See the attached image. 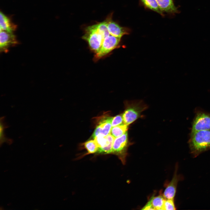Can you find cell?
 I'll return each instance as SVG.
<instances>
[{"label":"cell","instance_id":"obj_7","mask_svg":"<svg viewBox=\"0 0 210 210\" xmlns=\"http://www.w3.org/2000/svg\"><path fill=\"white\" fill-rule=\"evenodd\" d=\"M115 137L111 134L106 136L100 134L94 139L98 147L97 153L102 154L112 153L113 144Z\"/></svg>","mask_w":210,"mask_h":210},{"label":"cell","instance_id":"obj_20","mask_svg":"<svg viewBox=\"0 0 210 210\" xmlns=\"http://www.w3.org/2000/svg\"><path fill=\"white\" fill-rule=\"evenodd\" d=\"M174 199H166L164 203V210H176Z\"/></svg>","mask_w":210,"mask_h":210},{"label":"cell","instance_id":"obj_4","mask_svg":"<svg viewBox=\"0 0 210 210\" xmlns=\"http://www.w3.org/2000/svg\"><path fill=\"white\" fill-rule=\"evenodd\" d=\"M129 145L127 132L115 139L113 144L112 153L117 155L123 164L125 163Z\"/></svg>","mask_w":210,"mask_h":210},{"label":"cell","instance_id":"obj_1","mask_svg":"<svg viewBox=\"0 0 210 210\" xmlns=\"http://www.w3.org/2000/svg\"><path fill=\"white\" fill-rule=\"evenodd\" d=\"M188 143L190 153L194 158L210 150V130L190 132Z\"/></svg>","mask_w":210,"mask_h":210},{"label":"cell","instance_id":"obj_6","mask_svg":"<svg viewBox=\"0 0 210 210\" xmlns=\"http://www.w3.org/2000/svg\"><path fill=\"white\" fill-rule=\"evenodd\" d=\"M210 130V113L198 111L192 121L190 132Z\"/></svg>","mask_w":210,"mask_h":210},{"label":"cell","instance_id":"obj_3","mask_svg":"<svg viewBox=\"0 0 210 210\" xmlns=\"http://www.w3.org/2000/svg\"><path fill=\"white\" fill-rule=\"evenodd\" d=\"M123 113L124 123L129 125L138 118L141 113L147 108L142 101L128 102Z\"/></svg>","mask_w":210,"mask_h":210},{"label":"cell","instance_id":"obj_9","mask_svg":"<svg viewBox=\"0 0 210 210\" xmlns=\"http://www.w3.org/2000/svg\"><path fill=\"white\" fill-rule=\"evenodd\" d=\"M18 44L15 36L13 33L0 30V49L1 52H6L8 49Z\"/></svg>","mask_w":210,"mask_h":210},{"label":"cell","instance_id":"obj_11","mask_svg":"<svg viewBox=\"0 0 210 210\" xmlns=\"http://www.w3.org/2000/svg\"><path fill=\"white\" fill-rule=\"evenodd\" d=\"M112 117H105L99 122L93 133L91 138L94 139L98 134L106 136L110 133L111 129Z\"/></svg>","mask_w":210,"mask_h":210},{"label":"cell","instance_id":"obj_16","mask_svg":"<svg viewBox=\"0 0 210 210\" xmlns=\"http://www.w3.org/2000/svg\"><path fill=\"white\" fill-rule=\"evenodd\" d=\"M4 117H2L0 118V140L1 145L5 142L9 144L12 142V140L7 138L5 134V130L7 127L8 126L4 122Z\"/></svg>","mask_w":210,"mask_h":210},{"label":"cell","instance_id":"obj_10","mask_svg":"<svg viewBox=\"0 0 210 210\" xmlns=\"http://www.w3.org/2000/svg\"><path fill=\"white\" fill-rule=\"evenodd\" d=\"M178 167L177 164L173 177L168 184L163 194L162 195L165 199H174L178 182L182 179V177L177 174Z\"/></svg>","mask_w":210,"mask_h":210},{"label":"cell","instance_id":"obj_2","mask_svg":"<svg viewBox=\"0 0 210 210\" xmlns=\"http://www.w3.org/2000/svg\"><path fill=\"white\" fill-rule=\"evenodd\" d=\"M82 38L88 43L92 50L96 53L100 50L104 39L98 30L95 24L87 27Z\"/></svg>","mask_w":210,"mask_h":210},{"label":"cell","instance_id":"obj_19","mask_svg":"<svg viewBox=\"0 0 210 210\" xmlns=\"http://www.w3.org/2000/svg\"><path fill=\"white\" fill-rule=\"evenodd\" d=\"M123 114H119L112 117L111 125L112 127L124 124Z\"/></svg>","mask_w":210,"mask_h":210},{"label":"cell","instance_id":"obj_5","mask_svg":"<svg viewBox=\"0 0 210 210\" xmlns=\"http://www.w3.org/2000/svg\"><path fill=\"white\" fill-rule=\"evenodd\" d=\"M121 39V38L114 36L111 34L105 38L100 50L95 53L94 58V60L96 61L98 60L119 47Z\"/></svg>","mask_w":210,"mask_h":210},{"label":"cell","instance_id":"obj_15","mask_svg":"<svg viewBox=\"0 0 210 210\" xmlns=\"http://www.w3.org/2000/svg\"><path fill=\"white\" fill-rule=\"evenodd\" d=\"M165 199L163 195H161L156 197L153 196L150 200L154 210H164Z\"/></svg>","mask_w":210,"mask_h":210},{"label":"cell","instance_id":"obj_21","mask_svg":"<svg viewBox=\"0 0 210 210\" xmlns=\"http://www.w3.org/2000/svg\"><path fill=\"white\" fill-rule=\"evenodd\" d=\"M142 209L154 210L150 200L147 204L143 207Z\"/></svg>","mask_w":210,"mask_h":210},{"label":"cell","instance_id":"obj_8","mask_svg":"<svg viewBox=\"0 0 210 210\" xmlns=\"http://www.w3.org/2000/svg\"><path fill=\"white\" fill-rule=\"evenodd\" d=\"M113 13L108 15L105 20L110 34L114 36L121 37L125 35L129 34L130 29L128 28L122 27L112 19Z\"/></svg>","mask_w":210,"mask_h":210},{"label":"cell","instance_id":"obj_13","mask_svg":"<svg viewBox=\"0 0 210 210\" xmlns=\"http://www.w3.org/2000/svg\"><path fill=\"white\" fill-rule=\"evenodd\" d=\"M0 30L12 33H13L16 28V25L12 23L10 19L1 12L0 13Z\"/></svg>","mask_w":210,"mask_h":210},{"label":"cell","instance_id":"obj_17","mask_svg":"<svg viewBox=\"0 0 210 210\" xmlns=\"http://www.w3.org/2000/svg\"><path fill=\"white\" fill-rule=\"evenodd\" d=\"M128 125L124 123L113 127L110 133L115 138H117L123 135L128 129Z\"/></svg>","mask_w":210,"mask_h":210},{"label":"cell","instance_id":"obj_12","mask_svg":"<svg viewBox=\"0 0 210 210\" xmlns=\"http://www.w3.org/2000/svg\"><path fill=\"white\" fill-rule=\"evenodd\" d=\"M161 10L163 13L174 15L179 13L178 8L174 4L173 0H156Z\"/></svg>","mask_w":210,"mask_h":210},{"label":"cell","instance_id":"obj_18","mask_svg":"<svg viewBox=\"0 0 210 210\" xmlns=\"http://www.w3.org/2000/svg\"><path fill=\"white\" fill-rule=\"evenodd\" d=\"M83 145L87 152L82 157L97 152L98 147L94 140H90L84 143Z\"/></svg>","mask_w":210,"mask_h":210},{"label":"cell","instance_id":"obj_14","mask_svg":"<svg viewBox=\"0 0 210 210\" xmlns=\"http://www.w3.org/2000/svg\"><path fill=\"white\" fill-rule=\"evenodd\" d=\"M144 7L152 10L164 16V13L161 10L156 0H140Z\"/></svg>","mask_w":210,"mask_h":210}]
</instances>
